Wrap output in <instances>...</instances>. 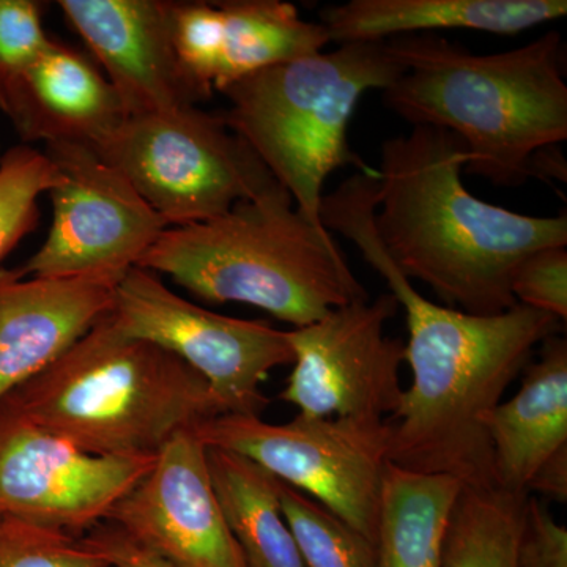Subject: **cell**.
<instances>
[{
    "instance_id": "1",
    "label": "cell",
    "mask_w": 567,
    "mask_h": 567,
    "mask_svg": "<svg viewBox=\"0 0 567 567\" xmlns=\"http://www.w3.org/2000/svg\"><path fill=\"white\" fill-rule=\"evenodd\" d=\"M374 213L375 185L360 175L347 178L320 205L324 229L353 241L405 311L412 383L385 420L388 457L412 472L456 477L464 487H494L487 416L536 347L565 323L524 305L473 316L427 300L388 256Z\"/></svg>"
},
{
    "instance_id": "2",
    "label": "cell",
    "mask_w": 567,
    "mask_h": 567,
    "mask_svg": "<svg viewBox=\"0 0 567 567\" xmlns=\"http://www.w3.org/2000/svg\"><path fill=\"white\" fill-rule=\"evenodd\" d=\"M465 145L434 126L382 144L374 226L395 267L431 287L447 308L496 316L529 254L567 245L566 215H520L477 199L462 182Z\"/></svg>"
},
{
    "instance_id": "3",
    "label": "cell",
    "mask_w": 567,
    "mask_h": 567,
    "mask_svg": "<svg viewBox=\"0 0 567 567\" xmlns=\"http://www.w3.org/2000/svg\"><path fill=\"white\" fill-rule=\"evenodd\" d=\"M404 73L383 103L413 126H434L465 145L466 174L524 185L537 153L567 137L565 44L557 31L517 50L475 54L436 33L385 41Z\"/></svg>"
},
{
    "instance_id": "4",
    "label": "cell",
    "mask_w": 567,
    "mask_h": 567,
    "mask_svg": "<svg viewBox=\"0 0 567 567\" xmlns=\"http://www.w3.org/2000/svg\"><path fill=\"white\" fill-rule=\"evenodd\" d=\"M136 267L167 275L210 303H245L295 328L368 292L327 229L275 183L210 221L167 227Z\"/></svg>"
},
{
    "instance_id": "5",
    "label": "cell",
    "mask_w": 567,
    "mask_h": 567,
    "mask_svg": "<svg viewBox=\"0 0 567 567\" xmlns=\"http://www.w3.org/2000/svg\"><path fill=\"white\" fill-rule=\"evenodd\" d=\"M6 399L51 434L104 457H156L175 435L224 415L203 377L162 347L123 334L110 312Z\"/></svg>"
},
{
    "instance_id": "6",
    "label": "cell",
    "mask_w": 567,
    "mask_h": 567,
    "mask_svg": "<svg viewBox=\"0 0 567 567\" xmlns=\"http://www.w3.org/2000/svg\"><path fill=\"white\" fill-rule=\"evenodd\" d=\"M404 73L385 41L344 43L334 51L256 71L219 92L224 123L259 156L295 208L320 223L327 178L341 167L377 174L350 148V118L369 91H386Z\"/></svg>"
},
{
    "instance_id": "7",
    "label": "cell",
    "mask_w": 567,
    "mask_h": 567,
    "mask_svg": "<svg viewBox=\"0 0 567 567\" xmlns=\"http://www.w3.org/2000/svg\"><path fill=\"white\" fill-rule=\"evenodd\" d=\"M91 148L167 227L210 221L278 183L219 114L197 106L125 117Z\"/></svg>"
},
{
    "instance_id": "8",
    "label": "cell",
    "mask_w": 567,
    "mask_h": 567,
    "mask_svg": "<svg viewBox=\"0 0 567 567\" xmlns=\"http://www.w3.org/2000/svg\"><path fill=\"white\" fill-rule=\"evenodd\" d=\"M207 447L262 466L374 543L388 457V425L300 415L271 424L256 415H219L193 429Z\"/></svg>"
},
{
    "instance_id": "9",
    "label": "cell",
    "mask_w": 567,
    "mask_h": 567,
    "mask_svg": "<svg viewBox=\"0 0 567 567\" xmlns=\"http://www.w3.org/2000/svg\"><path fill=\"white\" fill-rule=\"evenodd\" d=\"M110 316L123 334L162 347L194 369L224 415H262L270 404L264 383L275 369L293 363L286 331L200 308L144 268L122 276Z\"/></svg>"
},
{
    "instance_id": "10",
    "label": "cell",
    "mask_w": 567,
    "mask_h": 567,
    "mask_svg": "<svg viewBox=\"0 0 567 567\" xmlns=\"http://www.w3.org/2000/svg\"><path fill=\"white\" fill-rule=\"evenodd\" d=\"M391 293L353 301L286 331L293 369L279 394L300 415L382 423L401 404L405 344L386 336L398 315Z\"/></svg>"
},
{
    "instance_id": "11",
    "label": "cell",
    "mask_w": 567,
    "mask_h": 567,
    "mask_svg": "<svg viewBox=\"0 0 567 567\" xmlns=\"http://www.w3.org/2000/svg\"><path fill=\"white\" fill-rule=\"evenodd\" d=\"M44 153L63 181L48 193L54 216L47 241L22 265L20 275L125 274L136 267L167 229L162 216L89 145L58 142L48 144Z\"/></svg>"
},
{
    "instance_id": "12",
    "label": "cell",
    "mask_w": 567,
    "mask_h": 567,
    "mask_svg": "<svg viewBox=\"0 0 567 567\" xmlns=\"http://www.w3.org/2000/svg\"><path fill=\"white\" fill-rule=\"evenodd\" d=\"M156 457H104L51 434L0 401V517L78 535L106 524Z\"/></svg>"
},
{
    "instance_id": "13",
    "label": "cell",
    "mask_w": 567,
    "mask_h": 567,
    "mask_svg": "<svg viewBox=\"0 0 567 567\" xmlns=\"http://www.w3.org/2000/svg\"><path fill=\"white\" fill-rule=\"evenodd\" d=\"M106 524L171 567H246L213 488L207 446L193 429L159 451Z\"/></svg>"
},
{
    "instance_id": "14",
    "label": "cell",
    "mask_w": 567,
    "mask_h": 567,
    "mask_svg": "<svg viewBox=\"0 0 567 567\" xmlns=\"http://www.w3.org/2000/svg\"><path fill=\"white\" fill-rule=\"evenodd\" d=\"M58 6L104 70L125 117L208 100L175 51L174 0H61Z\"/></svg>"
},
{
    "instance_id": "15",
    "label": "cell",
    "mask_w": 567,
    "mask_h": 567,
    "mask_svg": "<svg viewBox=\"0 0 567 567\" xmlns=\"http://www.w3.org/2000/svg\"><path fill=\"white\" fill-rule=\"evenodd\" d=\"M330 35L281 0L174 2V44L183 69L210 99L256 71L322 52Z\"/></svg>"
},
{
    "instance_id": "16",
    "label": "cell",
    "mask_w": 567,
    "mask_h": 567,
    "mask_svg": "<svg viewBox=\"0 0 567 567\" xmlns=\"http://www.w3.org/2000/svg\"><path fill=\"white\" fill-rule=\"evenodd\" d=\"M125 274L35 278L0 268V401L55 363L111 311Z\"/></svg>"
},
{
    "instance_id": "17",
    "label": "cell",
    "mask_w": 567,
    "mask_h": 567,
    "mask_svg": "<svg viewBox=\"0 0 567 567\" xmlns=\"http://www.w3.org/2000/svg\"><path fill=\"white\" fill-rule=\"evenodd\" d=\"M3 114L25 145L70 142L95 147L125 118L99 63L55 37L14 84Z\"/></svg>"
},
{
    "instance_id": "18",
    "label": "cell",
    "mask_w": 567,
    "mask_h": 567,
    "mask_svg": "<svg viewBox=\"0 0 567 567\" xmlns=\"http://www.w3.org/2000/svg\"><path fill=\"white\" fill-rule=\"evenodd\" d=\"M540 346L517 393L486 420L496 486L513 494L529 495L543 466L567 453V341L558 333Z\"/></svg>"
},
{
    "instance_id": "19",
    "label": "cell",
    "mask_w": 567,
    "mask_h": 567,
    "mask_svg": "<svg viewBox=\"0 0 567 567\" xmlns=\"http://www.w3.org/2000/svg\"><path fill=\"white\" fill-rule=\"evenodd\" d=\"M566 14V0H350L320 11V24L336 43H377L442 29L517 35Z\"/></svg>"
},
{
    "instance_id": "20",
    "label": "cell",
    "mask_w": 567,
    "mask_h": 567,
    "mask_svg": "<svg viewBox=\"0 0 567 567\" xmlns=\"http://www.w3.org/2000/svg\"><path fill=\"white\" fill-rule=\"evenodd\" d=\"M461 481L386 465L375 529L377 567H443V539Z\"/></svg>"
},
{
    "instance_id": "21",
    "label": "cell",
    "mask_w": 567,
    "mask_h": 567,
    "mask_svg": "<svg viewBox=\"0 0 567 567\" xmlns=\"http://www.w3.org/2000/svg\"><path fill=\"white\" fill-rule=\"evenodd\" d=\"M216 498L246 567H305L279 503V481L230 451L207 447Z\"/></svg>"
},
{
    "instance_id": "22",
    "label": "cell",
    "mask_w": 567,
    "mask_h": 567,
    "mask_svg": "<svg viewBox=\"0 0 567 567\" xmlns=\"http://www.w3.org/2000/svg\"><path fill=\"white\" fill-rule=\"evenodd\" d=\"M529 495L462 488L443 539V567H520L518 546Z\"/></svg>"
},
{
    "instance_id": "23",
    "label": "cell",
    "mask_w": 567,
    "mask_h": 567,
    "mask_svg": "<svg viewBox=\"0 0 567 567\" xmlns=\"http://www.w3.org/2000/svg\"><path fill=\"white\" fill-rule=\"evenodd\" d=\"M279 503L305 567H377L374 543L315 499L279 481Z\"/></svg>"
},
{
    "instance_id": "24",
    "label": "cell",
    "mask_w": 567,
    "mask_h": 567,
    "mask_svg": "<svg viewBox=\"0 0 567 567\" xmlns=\"http://www.w3.org/2000/svg\"><path fill=\"white\" fill-rule=\"evenodd\" d=\"M62 181L50 156L32 145H14L0 155V260L39 227L40 196Z\"/></svg>"
},
{
    "instance_id": "25",
    "label": "cell",
    "mask_w": 567,
    "mask_h": 567,
    "mask_svg": "<svg viewBox=\"0 0 567 567\" xmlns=\"http://www.w3.org/2000/svg\"><path fill=\"white\" fill-rule=\"evenodd\" d=\"M0 567H111L84 537L0 517Z\"/></svg>"
},
{
    "instance_id": "26",
    "label": "cell",
    "mask_w": 567,
    "mask_h": 567,
    "mask_svg": "<svg viewBox=\"0 0 567 567\" xmlns=\"http://www.w3.org/2000/svg\"><path fill=\"white\" fill-rule=\"evenodd\" d=\"M44 3L0 0V111L14 84L47 50L51 35L43 28Z\"/></svg>"
},
{
    "instance_id": "27",
    "label": "cell",
    "mask_w": 567,
    "mask_h": 567,
    "mask_svg": "<svg viewBox=\"0 0 567 567\" xmlns=\"http://www.w3.org/2000/svg\"><path fill=\"white\" fill-rule=\"evenodd\" d=\"M518 305L567 320V249L554 246L529 254L511 282Z\"/></svg>"
},
{
    "instance_id": "28",
    "label": "cell",
    "mask_w": 567,
    "mask_h": 567,
    "mask_svg": "<svg viewBox=\"0 0 567 567\" xmlns=\"http://www.w3.org/2000/svg\"><path fill=\"white\" fill-rule=\"evenodd\" d=\"M518 563L520 567H567V529L535 496L528 498Z\"/></svg>"
},
{
    "instance_id": "29",
    "label": "cell",
    "mask_w": 567,
    "mask_h": 567,
    "mask_svg": "<svg viewBox=\"0 0 567 567\" xmlns=\"http://www.w3.org/2000/svg\"><path fill=\"white\" fill-rule=\"evenodd\" d=\"M84 539L110 561L111 567H171L111 524L91 529Z\"/></svg>"
},
{
    "instance_id": "30",
    "label": "cell",
    "mask_w": 567,
    "mask_h": 567,
    "mask_svg": "<svg viewBox=\"0 0 567 567\" xmlns=\"http://www.w3.org/2000/svg\"><path fill=\"white\" fill-rule=\"evenodd\" d=\"M529 496L539 494L551 502L566 503L567 499V453L558 454L543 466L529 486Z\"/></svg>"
}]
</instances>
